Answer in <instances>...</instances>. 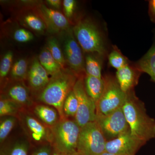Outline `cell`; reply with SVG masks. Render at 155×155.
<instances>
[{
	"instance_id": "1",
	"label": "cell",
	"mask_w": 155,
	"mask_h": 155,
	"mask_svg": "<svg viewBox=\"0 0 155 155\" xmlns=\"http://www.w3.org/2000/svg\"><path fill=\"white\" fill-rule=\"evenodd\" d=\"M126 94L122 110L130 132L147 143L155 138V120L147 114L144 103L136 96L134 90Z\"/></svg>"
},
{
	"instance_id": "2",
	"label": "cell",
	"mask_w": 155,
	"mask_h": 155,
	"mask_svg": "<svg viewBox=\"0 0 155 155\" xmlns=\"http://www.w3.org/2000/svg\"><path fill=\"white\" fill-rule=\"evenodd\" d=\"M79 77L69 68H62L51 76L48 83L40 91L38 99L55 108L61 119H66L63 109L64 101Z\"/></svg>"
},
{
	"instance_id": "3",
	"label": "cell",
	"mask_w": 155,
	"mask_h": 155,
	"mask_svg": "<svg viewBox=\"0 0 155 155\" xmlns=\"http://www.w3.org/2000/svg\"><path fill=\"white\" fill-rule=\"evenodd\" d=\"M78 42L84 52L95 54L101 58L107 55L102 33L95 24L88 19H81L72 27Z\"/></svg>"
},
{
	"instance_id": "4",
	"label": "cell",
	"mask_w": 155,
	"mask_h": 155,
	"mask_svg": "<svg viewBox=\"0 0 155 155\" xmlns=\"http://www.w3.org/2000/svg\"><path fill=\"white\" fill-rule=\"evenodd\" d=\"M81 127L75 121L61 119L51 126L50 138L52 147L64 155L77 151Z\"/></svg>"
},
{
	"instance_id": "5",
	"label": "cell",
	"mask_w": 155,
	"mask_h": 155,
	"mask_svg": "<svg viewBox=\"0 0 155 155\" xmlns=\"http://www.w3.org/2000/svg\"><path fill=\"white\" fill-rule=\"evenodd\" d=\"M103 78L104 89L96 104V114L106 115L122 107L127 94L120 87L116 78L106 75Z\"/></svg>"
},
{
	"instance_id": "6",
	"label": "cell",
	"mask_w": 155,
	"mask_h": 155,
	"mask_svg": "<svg viewBox=\"0 0 155 155\" xmlns=\"http://www.w3.org/2000/svg\"><path fill=\"white\" fill-rule=\"evenodd\" d=\"M107 140L95 122L81 127L77 151L82 155H101L106 151Z\"/></svg>"
},
{
	"instance_id": "7",
	"label": "cell",
	"mask_w": 155,
	"mask_h": 155,
	"mask_svg": "<svg viewBox=\"0 0 155 155\" xmlns=\"http://www.w3.org/2000/svg\"><path fill=\"white\" fill-rule=\"evenodd\" d=\"M63 53L68 68L78 76L85 73V58L78 42L72 28L63 31ZM86 74V73H85Z\"/></svg>"
},
{
	"instance_id": "8",
	"label": "cell",
	"mask_w": 155,
	"mask_h": 155,
	"mask_svg": "<svg viewBox=\"0 0 155 155\" xmlns=\"http://www.w3.org/2000/svg\"><path fill=\"white\" fill-rule=\"evenodd\" d=\"M84 76L78 78L73 89L78 104L75 121L81 127L94 122L96 116V105L87 93L84 84Z\"/></svg>"
},
{
	"instance_id": "9",
	"label": "cell",
	"mask_w": 155,
	"mask_h": 155,
	"mask_svg": "<svg viewBox=\"0 0 155 155\" xmlns=\"http://www.w3.org/2000/svg\"><path fill=\"white\" fill-rule=\"evenodd\" d=\"M96 122L107 141L130 130L122 107L106 115L96 114Z\"/></svg>"
},
{
	"instance_id": "10",
	"label": "cell",
	"mask_w": 155,
	"mask_h": 155,
	"mask_svg": "<svg viewBox=\"0 0 155 155\" xmlns=\"http://www.w3.org/2000/svg\"><path fill=\"white\" fill-rule=\"evenodd\" d=\"M144 142L134 136L130 130L107 142L106 151L117 155H135Z\"/></svg>"
},
{
	"instance_id": "11",
	"label": "cell",
	"mask_w": 155,
	"mask_h": 155,
	"mask_svg": "<svg viewBox=\"0 0 155 155\" xmlns=\"http://www.w3.org/2000/svg\"><path fill=\"white\" fill-rule=\"evenodd\" d=\"M39 11L49 30L63 32L70 28L68 18L60 11L50 8L45 5H40Z\"/></svg>"
},
{
	"instance_id": "12",
	"label": "cell",
	"mask_w": 155,
	"mask_h": 155,
	"mask_svg": "<svg viewBox=\"0 0 155 155\" xmlns=\"http://www.w3.org/2000/svg\"><path fill=\"white\" fill-rule=\"evenodd\" d=\"M141 74L135 64L130 63L117 70L116 78L120 87L126 94L137 85Z\"/></svg>"
},
{
	"instance_id": "13",
	"label": "cell",
	"mask_w": 155,
	"mask_h": 155,
	"mask_svg": "<svg viewBox=\"0 0 155 155\" xmlns=\"http://www.w3.org/2000/svg\"><path fill=\"white\" fill-rule=\"evenodd\" d=\"M48 75L38 59H34L28 69L27 75L28 82L31 88L41 91L49 81Z\"/></svg>"
},
{
	"instance_id": "14",
	"label": "cell",
	"mask_w": 155,
	"mask_h": 155,
	"mask_svg": "<svg viewBox=\"0 0 155 155\" xmlns=\"http://www.w3.org/2000/svg\"><path fill=\"white\" fill-rule=\"evenodd\" d=\"M8 99L17 104L26 105L31 103L28 88L22 83L12 84L6 91Z\"/></svg>"
},
{
	"instance_id": "15",
	"label": "cell",
	"mask_w": 155,
	"mask_h": 155,
	"mask_svg": "<svg viewBox=\"0 0 155 155\" xmlns=\"http://www.w3.org/2000/svg\"><path fill=\"white\" fill-rule=\"evenodd\" d=\"M84 84L87 93L96 105L104 89L105 81L104 78H99L85 74Z\"/></svg>"
},
{
	"instance_id": "16",
	"label": "cell",
	"mask_w": 155,
	"mask_h": 155,
	"mask_svg": "<svg viewBox=\"0 0 155 155\" xmlns=\"http://www.w3.org/2000/svg\"><path fill=\"white\" fill-rule=\"evenodd\" d=\"M134 64L142 73L148 74L151 80L155 82V39L149 50Z\"/></svg>"
},
{
	"instance_id": "17",
	"label": "cell",
	"mask_w": 155,
	"mask_h": 155,
	"mask_svg": "<svg viewBox=\"0 0 155 155\" xmlns=\"http://www.w3.org/2000/svg\"><path fill=\"white\" fill-rule=\"evenodd\" d=\"M25 121L26 126L35 140L41 142L48 137L47 129L38 120L32 116H27L25 117Z\"/></svg>"
},
{
	"instance_id": "18",
	"label": "cell",
	"mask_w": 155,
	"mask_h": 155,
	"mask_svg": "<svg viewBox=\"0 0 155 155\" xmlns=\"http://www.w3.org/2000/svg\"><path fill=\"white\" fill-rule=\"evenodd\" d=\"M34 111L39 118L47 125L52 126L55 125L59 121V114L55 108L49 106L39 105L35 107Z\"/></svg>"
},
{
	"instance_id": "19",
	"label": "cell",
	"mask_w": 155,
	"mask_h": 155,
	"mask_svg": "<svg viewBox=\"0 0 155 155\" xmlns=\"http://www.w3.org/2000/svg\"><path fill=\"white\" fill-rule=\"evenodd\" d=\"M38 59L48 75L51 76L59 72L62 68L53 58L47 47L42 50Z\"/></svg>"
},
{
	"instance_id": "20",
	"label": "cell",
	"mask_w": 155,
	"mask_h": 155,
	"mask_svg": "<svg viewBox=\"0 0 155 155\" xmlns=\"http://www.w3.org/2000/svg\"><path fill=\"white\" fill-rule=\"evenodd\" d=\"M22 21L29 28L38 32H43L47 28L46 25L39 11V14L27 12L22 14Z\"/></svg>"
},
{
	"instance_id": "21",
	"label": "cell",
	"mask_w": 155,
	"mask_h": 155,
	"mask_svg": "<svg viewBox=\"0 0 155 155\" xmlns=\"http://www.w3.org/2000/svg\"><path fill=\"white\" fill-rule=\"evenodd\" d=\"M95 55L97 54H87L85 56V73L86 75L102 78L101 62L99 58L101 57H97Z\"/></svg>"
},
{
	"instance_id": "22",
	"label": "cell",
	"mask_w": 155,
	"mask_h": 155,
	"mask_svg": "<svg viewBox=\"0 0 155 155\" xmlns=\"http://www.w3.org/2000/svg\"><path fill=\"white\" fill-rule=\"evenodd\" d=\"M108 59L109 65L117 70L130 63V61L116 45L113 46L110 52L108 54Z\"/></svg>"
},
{
	"instance_id": "23",
	"label": "cell",
	"mask_w": 155,
	"mask_h": 155,
	"mask_svg": "<svg viewBox=\"0 0 155 155\" xmlns=\"http://www.w3.org/2000/svg\"><path fill=\"white\" fill-rule=\"evenodd\" d=\"M28 70V61L26 59L21 58L13 64L10 75L14 80L22 81L27 77Z\"/></svg>"
},
{
	"instance_id": "24",
	"label": "cell",
	"mask_w": 155,
	"mask_h": 155,
	"mask_svg": "<svg viewBox=\"0 0 155 155\" xmlns=\"http://www.w3.org/2000/svg\"><path fill=\"white\" fill-rule=\"evenodd\" d=\"M47 48L53 58L61 67L62 68H66V62L64 53L57 39L54 37L49 38L47 43Z\"/></svg>"
},
{
	"instance_id": "25",
	"label": "cell",
	"mask_w": 155,
	"mask_h": 155,
	"mask_svg": "<svg viewBox=\"0 0 155 155\" xmlns=\"http://www.w3.org/2000/svg\"><path fill=\"white\" fill-rule=\"evenodd\" d=\"M78 101L72 90L68 95L64 104V112L65 116L75 117L78 110Z\"/></svg>"
},
{
	"instance_id": "26",
	"label": "cell",
	"mask_w": 155,
	"mask_h": 155,
	"mask_svg": "<svg viewBox=\"0 0 155 155\" xmlns=\"http://www.w3.org/2000/svg\"><path fill=\"white\" fill-rule=\"evenodd\" d=\"M14 54L12 51H8L5 54L0 64V78L2 81L7 77L9 72H11L13 66Z\"/></svg>"
},
{
	"instance_id": "27",
	"label": "cell",
	"mask_w": 155,
	"mask_h": 155,
	"mask_svg": "<svg viewBox=\"0 0 155 155\" xmlns=\"http://www.w3.org/2000/svg\"><path fill=\"white\" fill-rule=\"evenodd\" d=\"M16 122V119L13 117H9L3 119L0 123V142L1 143L8 137L14 128Z\"/></svg>"
},
{
	"instance_id": "28",
	"label": "cell",
	"mask_w": 155,
	"mask_h": 155,
	"mask_svg": "<svg viewBox=\"0 0 155 155\" xmlns=\"http://www.w3.org/2000/svg\"><path fill=\"white\" fill-rule=\"evenodd\" d=\"M17 104L8 99L1 98L0 101V116H11L17 111Z\"/></svg>"
},
{
	"instance_id": "29",
	"label": "cell",
	"mask_w": 155,
	"mask_h": 155,
	"mask_svg": "<svg viewBox=\"0 0 155 155\" xmlns=\"http://www.w3.org/2000/svg\"><path fill=\"white\" fill-rule=\"evenodd\" d=\"M14 40L19 43H26L32 40L34 35L31 32L25 28H17L13 33Z\"/></svg>"
},
{
	"instance_id": "30",
	"label": "cell",
	"mask_w": 155,
	"mask_h": 155,
	"mask_svg": "<svg viewBox=\"0 0 155 155\" xmlns=\"http://www.w3.org/2000/svg\"><path fill=\"white\" fill-rule=\"evenodd\" d=\"M28 147L25 142H19L13 147L7 155H28Z\"/></svg>"
},
{
	"instance_id": "31",
	"label": "cell",
	"mask_w": 155,
	"mask_h": 155,
	"mask_svg": "<svg viewBox=\"0 0 155 155\" xmlns=\"http://www.w3.org/2000/svg\"><path fill=\"white\" fill-rule=\"evenodd\" d=\"M65 16L67 18H71L74 15L76 7V2L74 0H64L63 2Z\"/></svg>"
},
{
	"instance_id": "32",
	"label": "cell",
	"mask_w": 155,
	"mask_h": 155,
	"mask_svg": "<svg viewBox=\"0 0 155 155\" xmlns=\"http://www.w3.org/2000/svg\"><path fill=\"white\" fill-rule=\"evenodd\" d=\"M52 147L45 145L36 150L32 155H52Z\"/></svg>"
},
{
	"instance_id": "33",
	"label": "cell",
	"mask_w": 155,
	"mask_h": 155,
	"mask_svg": "<svg viewBox=\"0 0 155 155\" xmlns=\"http://www.w3.org/2000/svg\"><path fill=\"white\" fill-rule=\"evenodd\" d=\"M148 2V14L150 20L155 23V0H150Z\"/></svg>"
},
{
	"instance_id": "34",
	"label": "cell",
	"mask_w": 155,
	"mask_h": 155,
	"mask_svg": "<svg viewBox=\"0 0 155 155\" xmlns=\"http://www.w3.org/2000/svg\"><path fill=\"white\" fill-rule=\"evenodd\" d=\"M46 2L49 5L56 9H59L61 5V1L60 0H47Z\"/></svg>"
},
{
	"instance_id": "35",
	"label": "cell",
	"mask_w": 155,
	"mask_h": 155,
	"mask_svg": "<svg viewBox=\"0 0 155 155\" xmlns=\"http://www.w3.org/2000/svg\"><path fill=\"white\" fill-rule=\"evenodd\" d=\"M52 155H64L56 149L53 147Z\"/></svg>"
},
{
	"instance_id": "36",
	"label": "cell",
	"mask_w": 155,
	"mask_h": 155,
	"mask_svg": "<svg viewBox=\"0 0 155 155\" xmlns=\"http://www.w3.org/2000/svg\"><path fill=\"white\" fill-rule=\"evenodd\" d=\"M101 155H117L115 154L112 153H110L107 152H104V153H103Z\"/></svg>"
},
{
	"instance_id": "37",
	"label": "cell",
	"mask_w": 155,
	"mask_h": 155,
	"mask_svg": "<svg viewBox=\"0 0 155 155\" xmlns=\"http://www.w3.org/2000/svg\"><path fill=\"white\" fill-rule=\"evenodd\" d=\"M67 155H82L80 153H79L77 151H76V152H75L69 154H68Z\"/></svg>"
},
{
	"instance_id": "38",
	"label": "cell",
	"mask_w": 155,
	"mask_h": 155,
	"mask_svg": "<svg viewBox=\"0 0 155 155\" xmlns=\"http://www.w3.org/2000/svg\"><path fill=\"white\" fill-rule=\"evenodd\" d=\"M0 155H7V154H6L5 152L3 151H1V154H0Z\"/></svg>"
}]
</instances>
